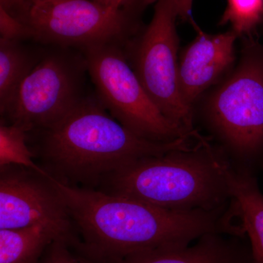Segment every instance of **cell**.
Here are the masks:
<instances>
[{
  "label": "cell",
  "instance_id": "obj_7",
  "mask_svg": "<svg viewBox=\"0 0 263 263\" xmlns=\"http://www.w3.org/2000/svg\"><path fill=\"white\" fill-rule=\"evenodd\" d=\"M84 57L55 51L38 60L1 110V122L22 126L29 133L58 122L83 99Z\"/></svg>",
  "mask_w": 263,
  "mask_h": 263
},
{
  "label": "cell",
  "instance_id": "obj_13",
  "mask_svg": "<svg viewBox=\"0 0 263 263\" xmlns=\"http://www.w3.org/2000/svg\"><path fill=\"white\" fill-rule=\"evenodd\" d=\"M58 239L55 232L42 224L0 229V263H37L46 249Z\"/></svg>",
  "mask_w": 263,
  "mask_h": 263
},
{
  "label": "cell",
  "instance_id": "obj_5",
  "mask_svg": "<svg viewBox=\"0 0 263 263\" xmlns=\"http://www.w3.org/2000/svg\"><path fill=\"white\" fill-rule=\"evenodd\" d=\"M175 0H157L149 24L124 43L128 62L151 100L164 117L194 136L195 110L183 102L179 81V36Z\"/></svg>",
  "mask_w": 263,
  "mask_h": 263
},
{
  "label": "cell",
  "instance_id": "obj_22",
  "mask_svg": "<svg viewBox=\"0 0 263 263\" xmlns=\"http://www.w3.org/2000/svg\"><path fill=\"white\" fill-rule=\"evenodd\" d=\"M31 4H34V3H42V2L48 1V0H29Z\"/></svg>",
  "mask_w": 263,
  "mask_h": 263
},
{
  "label": "cell",
  "instance_id": "obj_9",
  "mask_svg": "<svg viewBox=\"0 0 263 263\" xmlns=\"http://www.w3.org/2000/svg\"><path fill=\"white\" fill-rule=\"evenodd\" d=\"M0 169V229L42 224L73 247L79 238L51 176L18 165Z\"/></svg>",
  "mask_w": 263,
  "mask_h": 263
},
{
  "label": "cell",
  "instance_id": "obj_11",
  "mask_svg": "<svg viewBox=\"0 0 263 263\" xmlns=\"http://www.w3.org/2000/svg\"><path fill=\"white\" fill-rule=\"evenodd\" d=\"M119 263H254L247 236L212 233L194 245L161 248L129 256Z\"/></svg>",
  "mask_w": 263,
  "mask_h": 263
},
{
  "label": "cell",
  "instance_id": "obj_6",
  "mask_svg": "<svg viewBox=\"0 0 263 263\" xmlns=\"http://www.w3.org/2000/svg\"><path fill=\"white\" fill-rule=\"evenodd\" d=\"M122 46L108 43L81 50L104 108L124 127L149 141L204 139L205 136L188 134L161 113L132 68Z\"/></svg>",
  "mask_w": 263,
  "mask_h": 263
},
{
  "label": "cell",
  "instance_id": "obj_15",
  "mask_svg": "<svg viewBox=\"0 0 263 263\" xmlns=\"http://www.w3.org/2000/svg\"><path fill=\"white\" fill-rule=\"evenodd\" d=\"M29 132L22 126L1 122L0 125V167L18 165L48 175L35 162V155L27 144Z\"/></svg>",
  "mask_w": 263,
  "mask_h": 263
},
{
  "label": "cell",
  "instance_id": "obj_16",
  "mask_svg": "<svg viewBox=\"0 0 263 263\" xmlns=\"http://www.w3.org/2000/svg\"><path fill=\"white\" fill-rule=\"evenodd\" d=\"M263 22V0H228L221 24H230L238 36L253 37Z\"/></svg>",
  "mask_w": 263,
  "mask_h": 263
},
{
  "label": "cell",
  "instance_id": "obj_4",
  "mask_svg": "<svg viewBox=\"0 0 263 263\" xmlns=\"http://www.w3.org/2000/svg\"><path fill=\"white\" fill-rule=\"evenodd\" d=\"M204 124L232 165L263 171V44L247 37L238 65L207 97Z\"/></svg>",
  "mask_w": 263,
  "mask_h": 263
},
{
  "label": "cell",
  "instance_id": "obj_17",
  "mask_svg": "<svg viewBox=\"0 0 263 263\" xmlns=\"http://www.w3.org/2000/svg\"><path fill=\"white\" fill-rule=\"evenodd\" d=\"M37 263H95L81 255L63 240H55Z\"/></svg>",
  "mask_w": 263,
  "mask_h": 263
},
{
  "label": "cell",
  "instance_id": "obj_12",
  "mask_svg": "<svg viewBox=\"0 0 263 263\" xmlns=\"http://www.w3.org/2000/svg\"><path fill=\"white\" fill-rule=\"evenodd\" d=\"M228 181L254 263H263V193L257 175L231 165Z\"/></svg>",
  "mask_w": 263,
  "mask_h": 263
},
{
  "label": "cell",
  "instance_id": "obj_2",
  "mask_svg": "<svg viewBox=\"0 0 263 263\" xmlns=\"http://www.w3.org/2000/svg\"><path fill=\"white\" fill-rule=\"evenodd\" d=\"M39 134L32 150L39 164L64 184L98 190L105 178L145 157L196 146L192 138L155 142L137 136L104 108L85 98L65 117Z\"/></svg>",
  "mask_w": 263,
  "mask_h": 263
},
{
  "label": "cell",
  "instance_id": "obj_14",
  "mask_svg": "<svg viewBox=\"0 0 263 263\" xmlns=\"http://www.w3.org/2000/svg\"><path fill=\"white\" fill-rule=\"evenodd\" d=\"M37 62L22 41L0 39V109L10 101Z\"/></svg>",
  "mask_w": 263,
  "mask_h": 263
},
{
  "label": "cell",
  "instance_id": "obj_8",
  "mask_svg": "<svg viewBox=\"0 0 263 263\" xmlns=\"http://www.w3.org/2000/svg\"><path fill=\"white\" fill-rule=\"evenodd\" d=\"M32 39L61 48L124 45L133 29L128 8L94 0H48L31 4L24 21Z\"/></svg>",
  "mask_w": 263,
  "mask_h": 263
},
{
  "label": "cell",
  "instance_id": "obj_21",
  "mask_svg": "<svg viewBox=\"0 0 263 263\" xmlns=\"http://www.w3.org/2000/svg\"><path fill=\"white\" fill-rule=\"evenodd\" d=\"M95 2L115 8H129L138 0H94Z\"/></svg>",
  "mask_w": 263,
  "mask_h": 263
},
{
  "label": "cell",
  "instance_id": "obj_19",
  "mask_svg": "<svg viewBox=\"0 0 263 263\" xmlns=\"http://www.w3.org/2000/svg\"><path fill=\"white\" fill-rule=\"evenodd\" d=\"M0 7L24 22L31 7L29 0H0Z\"/></svg>",
  "mask_w": 263,
  "mask_h": 263
},
{
  "label": "cell",
  "instance_id": "obj_1",
  "mask_svg": "<svg viewBox=\"0 0 263 263\" xmlns=\"http://www.w3.org/2000/svg\"><path fill=\"white\" fill-rule=\"evenodd\" d=\"M52 180L79 238L73 249L95 263H119L140 252L186 247L208 233L245 235L232 204L212 212H177Z\"/></svg>",
  "mask_w": 263,
  "mask_h": 263
},
{
  "label": "cell",
  "instance_id": "obj_10",
  "mask_svg": "<svg viewBox=\"0 0 263 263\" xmlns=\"http://www.w3.org/2000/svg\"><path fill=\"white\" fill-rule=\"evenodd\" d=\"M195 29L196 37L179 59L180 92L183 102L193 110L202 94L233 70L235 43L238 37L233 30L212 34L197 26Z\"/></svg>",
  "mask_w": 263,
  "mask_h": 263
},
{
  "label": "cell",
  "instance_id": "obj_3",
  "mask_svg": "<svg viewBox=\"0 0 263 263\" xmlns=\"http://www.w3.org/2000/svg\"><path fill=\"white\" fill-rule=\"evenodd\" d=\"M211 140L136 161L105 178L98 190L177 212L226 209L232 164Z\"/></svg>",
  "mask_w": 263,
  "mask_h": 263
},
{
  "label": "cell",
  "instance_id": "obj_18",
  "mask_svg": "<svg viewBox=\"0 0 263 263\" xmlns=\"http://www.w3.org/2000/svg\"><path fill=\"white\" fill-rule=\"evenodd\" d=\"M32 38L28 26L0 7V39L22 41Z\"/></svg>",
  "mask_w": 263,
  "mask_h": 263
},
{
  "label": "cell",
  "instance_id": "obj_20",
  "mask_svg": "<svg viewBox=\"0 0 263 263\" xmlns=\"http://www.w3.org/2000/svg\"><path fill=\"white\" fill-rule=\"evenodd\" d=\"M175 2L177 8L178 17L184 22H191L194 27H196L197 24L192 17L193 0H175Z\"/></svg>",
  "mask_w": 263,
  "mask_h": 263
}]
</instances>
